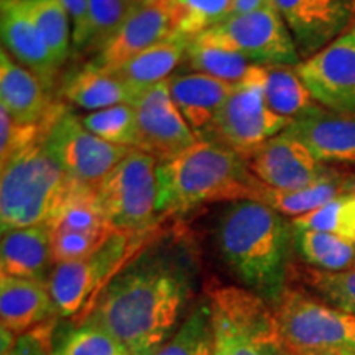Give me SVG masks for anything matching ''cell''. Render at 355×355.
Returning <instances> with one entry per match:
<instances>
[{
  "mask_svg": "<svg viewBox=\"0 0 355 355\" xmlns=\"http://www.w3.org/2000/svg\"><path fill=\"white\" fill-rule=\"evenodd\" d=\"M196 277L189 243L165 242L157 235L102 290L86 319L114 336L130 355H153L188 316Z\"/></svg>",
  "mask_w": 355,
  "mask_h": 355,
  "instance_id": "1",
  "label": "cell"
},
{
  "mask_svg": "<svg viewBox=\"0 0 355 355\" xmlns=\"http://www.w3.org/2000/svg\"><path fill=\"white\" fill-rule=\"evenodd\" d=\"M222 260L247 290L275 304L288 288L295 252L291 220L257 201L230 202L216 229Z\"/></svg>",
  "mask_w": 355,
  "mask_h": 355,
  "instance_id": "2",
  "label": "cell"
},
{
  "mask_svg": "<svg viewBox=\"0 0 355 355\" xmlns=\"http://www.w3.org/2000/svg\"><path fill=\"white\" fill-rule=\"evenodd\" d=\"M261 181L229 146L198 140L170 162L158 163L159 216H173L201 204L257 201Z\"/></svg>",
  "mask_w": 355,
  "mask_h": 355,
  "instance_id": "3",
  "label": "cell"
},
{
  "mask_svg": "<svg viewBox=\"0 0 355 355\" xmlns=\"http://www.w3.org/2000/svg\"><path fill=\"white\" fill-rule=\"evenodd\" d=\"M60 102L53 109L50 122ZM48 122L42 135L2 165L0 227L2 234L44 224L63 201L71 181L48 146Z\"/></svg>",
  "mask_w": 355,
  "mask_h": 355,
  "instance_id": "4",
  "label": "cell"
},
{
  "mask_svg": "<svg viewBox=\"0 0 355 355\" xmlns=\"http://www.w3.org/2000/svg\"><path fill=\"white\" fill-rule=\"evenodd\" d=\"M214 355H291L279 332L273 306L241 286L211 283Z\"/></svg>",
  "mask_w": 355,
  "mask_h": 355,
  "instance_id": "5",
  "label": "cell"
},
{
  "mask_svg": "<svg viewBox=\"0 0 355 355\" xmlns=\"http://www.w3.org/2000/svg\"><path fill=\"white\" fill-rule=\"evenodd\" d=\"M157 235V227L146 232H115L94 254L55 265L46 283L58 314L86 319L102 290Z\"/></svg>",
  "mask_w": 355,
  "mask_h": 355,
  "instance_id": "6",
  "label": "cell"
},
{
  "mask_svg": "<svg viewBox=\"0 0 355 355\" xmlns=\"http://www.w3.org/2000/svg\"><path fill=\"white\" fill-rule=\"evenodd\" d=\"M291 355H355V316L332 308L296 286L273 304Z\"/></svg>",
  "mask_w": 355,
  "mask_h": 355,
  "instance_id": "7",
  "label": "cell"
},
{
  "mask_svg": "<svg viewBox=\"0 0 355 355\" xmlns=\"http://www.w3.org/2000/svg\"><path fill=\"white\" fill-rule=\"evenodd\" d=\"M110 225L119 232H146L158 222V162L132 148L96 188Z\"/></svg>",
  "mask_w": 355,
  "mask_h": 355,
  "instance_id": "8",
  "label": "cell"
},
{
  "mask_svg": "<svg viewBox=\"0 0 355 355\" xmlns=\"http://www.w3.org/2000/svg\"><path fill=\"white\" fill-rule=\"evenodd\" d=\"M266 68L252 64L217 115L206 140L219 141L239 155H247L257 146L285 132L291 121L275 114L265 99Z\"/></svg>",
  "mask_w": 355,
  "mask_h": 355,
  "instance_id": "9",
  "label": "cell"
},
{
  "mask_svg": "<svg viewBox=\"0 0 355 355\" xmlns=\"http://www.w3.org/2000/svg\"><path fill=\"white\" fill-rule=\"evenodd\" d=\"M198 42L227 48L260 66H298L301 56L272 0L245 15L229 17L198 35Z\"/></svg>",
  "mask_w": 355,
  "mask_h": 355,
  "instance_id": "10",
  "label": "cell"
},
{
  "mask_svg": "<svg viewBox=\"0 0 355 355\" xmlns=\"http://www.w3.org/2000/svg\"><path fill=\"white\" fill-rule=\"evenodd\" d=\"M46 141L71 183L86 188H97L132 150L109 144L89 132L81 117L64 104H58Z\"/></svg>",
  "mask_w": 355,
  "mask_h": 355,
  "instance_id": "11",
  "label": "cell"
},
{
  "mask_svg": "<svg viewBox=\"0 0 355 355\" xmlns=\"http://www.w3.org/2000/svg\"><path fill=\"white\" fill-rule=\"evenodd\" d=\"M130 105L137 119L135 150L148 153L158 163L170 162L198 141L171 99L170 79L140 91Z\"/></svg>",
  "mask_w": 355,
  "mask_h": 355,
  "instance_id": "12",
  "label": "cell"
},
{
  "mask_svg": "<svg viewBox=\"0 0 355 355\" xmlns=\"http://www.w3.org/2000/svg\"><path fill=\"white\" fill-rule=\"evenodd\" d=\"M296 73L324 109L355 114V24L316 55L301 61Z\"/></svg>",
  "mask_w": 355,
  "mask_h": 355,
  "instance_id": "13",
  "label": "cell"
},
{
  "mask_svg": "<svg viewBox=\"0 0 355 355\" xmlns=\"http://www.w3.org/2000/svg\"><path fill=\"white\" fill-rule=\"evenodd\" d=\"M242 157L261 183L275 189L304 188L334 171V168L318 162L303 141L286 132L278 133Z\"/></svg>",
  "mask_w": 355,
  "mask_h": 355,
  "instance_id": "14",
  "label": "cell"
},
{
  "mask_svg": "<svg viewBox=\"0 0 355 355\" xmlns=\"http://www.w3.org/2000/svg\"><path fill=\"white\" fill-rule=\"evenodd\" d=\"M301 60H308L355 24V0H272Z\"/></svg>",
  "mask_w": 355,
  "mask_h": 355,
  "instance_id": "15",
  "label": "cell"
},
{
  "mask_svg": "<svg viewBox=\"0 0 355 355\" xmlns=\"http://www.w3.org/2000/svg\"><path fill=\"white\" fill-rule=\"evenodd\" d=\"M176 32L173 0H146L132 7L123 24L91 63L112 68Z\"/></svg>",
  "mask_w": 355,
  "mask_h": 355,
  "instance_id": "16",
  "label": "cell"
},
{
  "mask_svg": "<svg viewBox=\"0 0 355 355\" xmlns=\"http://www.w3.org/2000/svg\"><path fill=\"white\" fill-rule=\"evenodd\" d=\"M0 33L3 50L17 63L32 71L48 89L56 84L60 66L42 32L26 12L24 0H0Z\"/></svg>",
  "mask_w": 355,
  "mask_h": 355,
  "instance_id": "17",
  "label": "cell"
},
{
  "mask_svg": "<svg viewBox=\"0 0 355 355\" xmlns=\"http://www.w3.org/2000/svg\"><path fill=\"white\" fill-rule=\"evenodd\" d=\"M285 132L303 141L324 165H355V114L321 109L293 121Z\"/></svg>",
  "mask_w": 355,
  "mask_h": 355,
  "instance_id": "18",
  "label": "cell"
},
{
  "mask_svg": "<svg viewBox=\"0 0 355 355\" xmlns=\"http://www.w3.org/2000/svg\"><path fill=\"white\" fill-rule=\"evenodd\" d=\"M234 84L206 74H175L170 78L171 99L198 140H206Z\"/></svg>",
  "mask_w": 355,
  "mask_h": 355,
  "instance_id": "19",
  "label": "cell"
},
{
  "mask_svg": "<svg viewBox=\"0 0 355 355\" xmlns=\"http://www.w3.org/2000/svg\"><path fill=\"white\" fill-rule=\"evenodd\" d=\"M60 316L46 282L0 277V322L2 329L21 336L40 324Z\"/></svg>",
  "mask_w": 355,
  "mask_h": 355,
  "instance_id": "20",
  "label": "cell"
},
{
  "mask_svg": "<svg viewBox=\"0 0 355 355\" xmlns=\"http://www.w3.org/2000/svg\"><path fill=\"white\" fill-rule=\"evenodd\" d=\"M55 268L51 227L44 224L30 225L2 234L0 270L2 275L48 282Z\"/></svg>",
  "mask_w": 355,
  "mask_h": 355,
  "instance_id": "21",
  "label": "cell"
},
{
  "mask_svg": "<svg viewBox=\"0 0 355 355\" xmlns=\"http://www.w3.org/2000/svg\"><path fill=\"white\" fill-rule=\"evenodd\" d=\"M48 87L32 71L17 63L8 53L0 51V99L17 121L21 123H40L46 119L53 105Z\"/></svg>",
  "mask_w": 355,
  "mask_h": 355,
  "instance_id": "22",
  "label": "cell"
},
{
  "mask_svg": "<svg viewBox=\"0 0 355 355\" xmlns=\"http://www.w3.org/2000/svg\"><path fill=\"white\" fill-rule=\"evenodd\" d=\"M191 42L193 38L175 32L130 60L107 69L117 74L137 92H140L146 87L170 79L178 66L186 61V53Z\"/></svg>",
  "mask_w": 355,
  "mask_h": 355,
  "instance_id": "23",
  "label": "cell"
},
{
  "mask_svg": "<svg viewBox=\"0 0 355 355\" xmlns=\"http://www.w3.org/2000/svg\"><path fill=\"white\" fill-rule=\"evenodd\" d=\"M61 94L69 104L96 112L112 105L132 104L139 92L110 69L87 63L64 79Z\"/></svg>",
  "mask_w": 355,
  "mask_h": 355,
  "instance_id": "24",
  "label": "cell"
},
{
  "mask_svg": "<svg viewBox=\"0 0 355 355\" xmlns=\"http://www.w3.org/2000/svg\"><path fill=\"white\" fill-rule=\"evenodd\" d=\"M288 286L300 288L332 308L355 316V266L343 272H326L293 261Z\"/></svg>",
  "mask_w": 355,
  "mask_h": 355,
  "instance_id": "25",
  "label": "cell"
},
{
  "mask_svg": "<svg viewBox=\"0 0 355 355\" xmlns=\"http://www.w3.org/2000/svg\"><path fill=\"white\" fill-rule=\"evenodd\" d=\"M345 173L334 170L318 183L298 189H275L272 186L261 184L257 202L266 204L282 216L296 217L306 216L319 209L324 204L343 194V178Z\"/></svg>",
  "mask_w": 355,
  "mask_h": 355,
  "instance_id": "26",
  "label": "cell"
},
{
  "mask_svg": "<svg viewBox=\"0 0 355 355\" xmlns=\"http://www.w3.org/2000/svg\"><path fill=\"white\" fill-rule=\"evenodd\" d=\"M265 99L275 114L293 122L324 109L296 73V66H265Z\"/></svg>",
  "mask_w": 355,
  "mask_h": 355,
  "instance_id": "27",
  "label": "cell"
},
{
  "mask_svg": "<svg viewBox=\"0 0 355 355\" xmlns=\"http://www.w3.org/2000/svg\"><path fill=\"white\" fill-rule=\"evenodd\" d=\"M295 252L301 263L326 272H343L355 266V243L336 234L295 229Z\"/></svg>",
  "mask_w": 355,
  "mask_h": 355,
  "instance_id": "28",
  "label": "cell"
},
{
  "mask_svg": "<svg viewBox=\"0 0 355 355\" xmlns=\"http://www.w3.org/2000/svg\"><path fill=\"white\" fill-rule=\"evenodd\" d=\"M153 355H214L211 303L207 296L189 309L175 334Z\"/></svg>",
  "mask_w": 355,
  "mask_h": 355,
  "instance_id": "29",
  "label": "cell"
},
{
  "mask_svg": "<svg viewBox=\"0 0 355 355\" xmlns=\"http://www.w3.org/2000/svg\"><path fill=\"white\" fill-rule=\"evenodd\" d=\"M24 3L50 46L56 64L60 68L64 66L69 60L73 38V24L68 10L60 0H24Z\"/></svg>",
  "mask_w": 355,
  "mask_h": 355,
  "instance_id": "30",
  "label": "cell"
},
{
  "mask_svg": "<svg viewBox=\"0 0 355 355\" xmlns=\"http://www.w3.org/2000/svg\"><path fill=\"white\" fill-rule=\"evenodd\" d=\"M186 63L194 73L235 84L245 76L252 63L239 53L193 38L186 53Z\"/></svg>",
  "mask_w": 355,
  "mask_h": 355,
  "instance_id": "31",
  "label": "cell"
},
{
  "mask_svg": "<svg viewBox=\"0 0 355 355\" xmlns=\"http://www.w3.org/2000/svg\"><path fill=\"white\" fill-rule=\"evenodd\" d=\"M295 229L319 230L355 241V194H340L319 209L291 219Z\"/></svg>",
  "mask_w": 355,
  "mask_h": 355,
  "instance_id": "32",
  "label": "cell"
},
{
  "mask_svg": "<svg viewBox=\"0 0 355 355\" xmlns=\"http://www.w3.org/2000/svg\"><path fill=\"white\" fill-rule=\"evenodd\" d=\"M127 0H87V37L81 55H97L132 10Z\"/></svg>",
  "mask_w": 355,
  "mask_h": 355,
  "instance_id": "33",
  "label": "cell"
},
{
  "mask_svg": "<svg viewBox=\"0 0 355 355\" xmlns=\"http://www.w3.org/2000/svg\"><path fill=\"white\" fill-rule=\"evenodd\" d=\"M84 127L109 144L135 148L137 119L130 104H119L81 117Z\"/></svg>",
  "mask_w": 355,
  "mask_h": 355,
  "instance_id": "34",
  "label": "cell"
},
{
  "mask_svg": "<svg viewBox=\"0 0 355 355\" xmlns=\"http://www.w3.org/2000/svg\"><path fill=\"white\" fill-rule=\"evenodd\" d=\"M53 355H130L128 350L102 329L99 324L84 319L63 337Z\"/></svg>",
  "mask_w": 355,
  "mask_h": 355,
  "instance_id": "35",
  "label": "cell"
},
{
  "mask_svg": "<svg viewBox=\"0 0 355 355\" xmlns=\"http://www.w3.org/2000/svg\"><path fill=\"white\" fill-rule=\"evenodd\" d=\"M176 32L189 38L212 28L229 17L232 0H173Z\"/></svg>",
  "mask_w": 355,
  "mask_h": 355,
  "instance_id": "36",
  "label": "cell"
},
{
  "mask_svg": "<svg viewBox=\"0 0 355 355\" xmlns=\"http://www.w3.org/2000/svg\"><path fill=\"white\" fill-rule=\"evenodd\" d=\"M53 109L40 123H21L6 107L0 105V165H6L13 155L21 152L42 135L50 122Z\"/></svg>",
  "mask_w": 355,
  "mask_h": 355,
  "instance_id": "37",
  "label": "cell"
},
{
  "mask_svg": "<svg viewBox=\"0 0 355 355\" xmlns=\"http://www.w3.org/2000/svg\"><path fill=\"white\" fill-rule=\"evenodd\" d=\"M55 326L56 318L19 336L15 345L6 355H53V352H55V349H53Z\"/></svg>",
  "mask_w": 355,
  "mask_h": 355,
  "instance_id": "38",
  "label": "cell"
},
{
  "mask_svg": "<svg viewBox=\"0 0 355 355\" xmlns=\"http://www.w3.org/2000/svg\"><path fill=\"white\" fill-rule=\"evenodd\" d=\"M73 24V50L81 53L87 37V0H60Z\"/></svg>",
  "mask_w": 355,
  "mask_h": 355,
  "instance_id": "39",
  "label": "cell"
},
{
  "mask_svg": "<svg viewBox=\"0 0 355 355\" xmlns=\"http://www.w3.org/2000/svg\"><path fill=\"white\" fill-rule=\"evenodd\" d=\"M266 2H268V0H232V3H230L229 17L245 15V13H250L257 10V8H260Z\"/></svg>",
  "mask_w": 355,
  "mask_h": 355,
  "instance_id": "40",
  "label": "cell"
},
{
  "mask_svg": "<svg viewBox=\"0 0 355 355\" xmlns=\"http://www.w3.org/2000/svg\"><path fill=\"white\" fill-rule=\"evenodd\" d=\"M343 194H355V171L345 173L343 178Z\"/></svg>",
  "mask_w": 355,
  "mask_h": 355,
  "instance_id": "41",
  "label": "cell"
},
{
  "mask_svg": "<svg viewBox=\"0 0 355 355\" xmlns=\"http://www.w3.org/2000/svg\"><path fill=\"white\" fill-rule=\"evenodd\" d=\"M127 2H128V3H130V6H133V7H135V6H139V3L141 2V0H127Z\"/></svg>",
  "mask_w": 355,
  "mask_h": 355,
  "instance_id": "42",
  "label": "cell"
},
{
  "mask_svg": "<svg viewBox=\"0 0 355 355\" xmlns=\"http://www.w3.org/2000/svg\"><path fill=\"white\" fill-rule=\"evenodd\" d=\"M141 2H146V0H141Z\"/></svg>",
  "mask_w": 355,
  "mask_h": 355,
  "instance_id": "43",
  "label": "cell"
},
{
  "mask_svg": "<svg viewBox=\"0 0 355 355\" xmlns=\"http://www.w3.org/2000/svg\"><path fill=\"white\" fill-rule=\"evenodd\" d=\"M354 243H355V241H354Z\"/></svg>",
  "mask_w": 355,
  "mask_h": 355,
  "instance_id": "44",
  "label": "cell"
}]
</instances>
